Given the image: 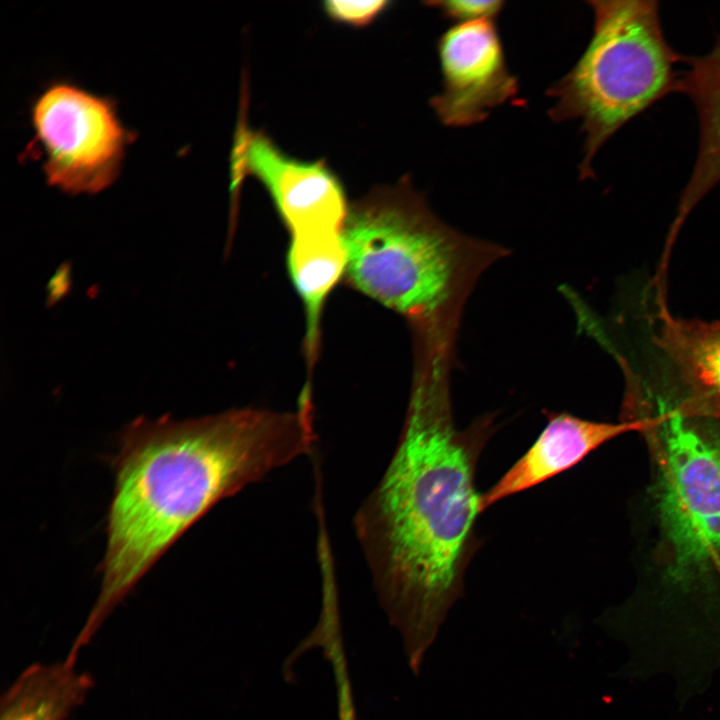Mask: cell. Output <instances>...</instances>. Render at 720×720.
<instances>
[{
	"mask_svg": "<svg viewBox=\"0 0 720 720\" xmlns=\"http://www.w3.org/2000/svg\"><path fill=\"white\" fill-rule=\"evenodd\" d=\"M110 464L101 586L70 652L90 644L155 563L218 502L309 454L312 406L294 412L229 409L185 420L138 417L119 433Z\"/></svg>",
	"mask_w": 720,
	"mask_h": 720,
	"instance_id": "1",
	"label": "cell"
},
{
	"mask_svg": "<svg viewBox=\"0 0 720 720\" xmlns=\"http://www.w3.org/2000/svg\"><path fill=\"white\" fill-rule=\"evenodd\" d=\"M450 392L413 386L396 449L354 516V530L390 623L417 673L462 595L478 547L475 476L494 416L454 424Z\"/></svg>",
	"mask_w": 720,
	"mask_h": 720,
	"instance_id": "2",
	"label": "cell"
},
{
	"mask_svg": "<svg viewBox=\"0 0 720 720\" xmlns=\"http://www.w3.org/2000/svg\"><path fill=\"white\" fill-rule=\"evenodd\" d=\"M342 239L352 285L406 316L417 342L447 348L477 278L506 253L442 222L407 178L355 203Z\"/></svg>",
	"mask_w": 720,
	"mask_h": 720,
	"instance_id": "3",
	"label": "cell"
},
{
	"mask_svg": "<svg viewBox=\"0 0 720 720\" xmlns=\"http://www.w3.org/2000/svg\"><path fill=\"white\" fill-rule=\"evenodd\" d=\"M591 38L574 66L548 90L554 121L576 120L584 134L580 178L624 125L678 92L686 56L667 41L655 0H590Z\"/></svg>",
	"mask_w": 720,
	"mask_h": 720,
	"instance_id": "4",
	"label": "cell"
},
{
	"mask_svg": "<svg viewBox=\"0 0 720 720\" xmlns=\"http://www.w3.org/2000/svg\"><path fill=\"white\" fill-rule=\"evenodd\" d=\"M659 416V517L669 578L685 590L720 555V441L695 430L677 409Z\"/></svg>",
	"mask_w": 720,
	"mask_h": 720,
	"instance_id": "5",
	"label": "cell"
},
{
	"mask_svg": "<svg viewBox=\"0 0 720 720\" xmlns=\"http://www.w3.org/2000/svg\"><path fill=\"white\" fill-rule=\"evenodd\" d=\"M32 124L48 184L71 194H95L110 186L134 137L110 99L62 82L36 100Z\"/></svg>",
	"mask_w": 720,
	"mask_h": 720,
	"instance_id": "6",
	"label": "cell"
},
{
	"mask_svg": "<svg viewBox=\"0 0 720 720\" xmlns=\"http://www.w3.org/2000/svg\"><path fill=\"white\" fill-rule=\"evenodd\" d=\"M437 51L441 90L430 105L445 126L479 124L517 96L519 83L494 20L453 25L440 36Z\"/></svg>",
	"mask_w": 720,
	"mask_h": 720,
	"instance_id": "7",
	"label": "cell"
},
{
	"mask_svg": "<svg viewBox=\"0 0 720 720\" xmlns=\"http://www.w3.org/2000/svg\"><path fill=\"white\" fill-rule=\"evenodd\" d=\"M247 175L266 187L292 236L342 232L348 207L343 188L322 162H302L266 136L240 131L232 154V187Z\"/></svg>",
	"mask_w": 720,
	"mask_h": 720,
	"instance_id": "8",
	"label": "cell"
},
{
	"mask_svg": "<svg viewBox=\"0 0 720 720\" xmlns=\"http://www.w3.org/2000/svg\"><path fill=\"white\" fill-rule=\"evenodd\" d=\"M645 424L607 423L567 412L547 413V423L532 445L490 489L481 493L482 513L509 496L571 469L603 444L629 431L641 430Z\"/></svg>",
	"mask_w": 720,
	"mask_h": 720,
	"instance_id": "9",
	"label": "cell"
},
{
	"mask_svg": "<svg viewBox=\"0 0 720 720\" xmlns=\"http://www.w3.org/2000/svg\"><path fill=\"white\" fill-rule=\"evenodd\" d=\"M678 92L695 107L699 140L689 179L680 196L676 219L680 222L720 183V35L704 55L687 57Z\"/></svg>",
	"mask_w": 720,
	"mask_h": 720,
	"instance_id": "10",
	"label": "cell"
},
{
	"mask_svg": "<svg viewBox=\"0 0 720 720\" xmlns=\"http://www.w3.org/2000/svg\"><path fill=\"white\" fill-rule=\"evenodd\" d=\"M656 343L691 406L720 416V321L685 319L664 311Z\"/></svg>",
	"mask_w": 720,
	"mask_h": 720,
	"instance_id": "11",
	"label": "cell"
},
{
	"mask_svg": "<svg viewBox=\"0 0 720 720\" xmlns=\"http://www.w3.org/2000/svg\"><path fill=\"white\" fill-rule=\"evenodd\" d=\"M94 680L67 657L25 668L0 700V720H67L87 699Z\"/></svg>",
	"mask_w": 720,
	"mask_h": 720,
	"instance_id": "12",
	"label": "cell"
},
{
	"mask_svg": "<svg viewBox=\"0 0 720 720\" xmlns=\"http://www.w3.org/2000/svg\"><path fill=\"white\" fill-rule=\"evenodd\" d=\"M342 232L292 236L287 266L306 313V343L312 356L319 333L323 304L346 271Z\"/></svg>",
	"mask_w": 720,
	"mask_h": 720,
	"instance_id": "13",
	"label": "cell"
},
{
	"mask_svg": "<svg viewBox=\"0 0 720 720\" xmlns=\"http://www.w3.org/2000/svg\"><path fill=\"white\" fill-rule=\"evenodd\" d=\"M428 4L438 9L445 18L460 24L485 19L495 20L505 3L499 0H445L431 1Z\"/></svg>",
	"mask_w": 720,
	"mask_h": 720,
	"instance_id": "14",
	"label": "cell"
},
{
	"mask_svg": "<svg viewBox=\"0 0 720 720\" xmlns=\"http://www.w3.org/2000/svg\"><path fill=\"white\" fill-rule=\"evenodd\" d=\"M388 1H348L329 0L324 2V9L335 21L352 26H363L372 22L387 6Z\"/></svg>",
	"mask_w": 720,
	"mask_h": 720,
	"instance_id": "15",
	"label": "cell"
},
{
	"mask_svg": "<svg viewBox=\"0 0 720 720\" xmlns=\"http://www.w3.org/2000/svg\"><path fill=\"white\" fill-rule=\"evenodd\" d=\"M71 267L68 263L60 265L47 284V304L54 305L70 290Z\"/></svg>",
	"mask_w": 720,
	"mask_h": 720,
	"instance_id": "16",
	"label": "cell"
}]
</instances>
